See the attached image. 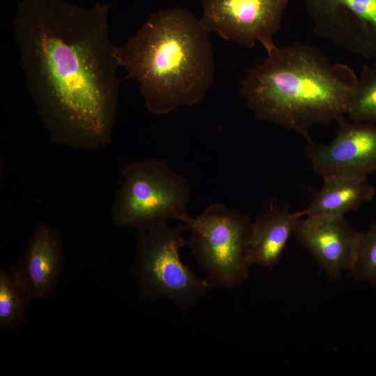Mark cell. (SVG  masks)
<instances>
[{
	"mask_svg": "<svg viewBox=\"0 0 376 376\" xmlns=\"http://www.w3.org/2000/svg\"><path fill=\"white\" fill-rule=\"evenodd\" d=\"M12 27L28 90L52 142L90 150L110 143L120 81L108 5L19 0Z\"/></svg>",
	"mask_w": 376,
	"mask_h": 376,
	"instance_id": "cell-1",
	"label": "cell"
},
{
	"mask_svg": "<svg viewBox=\"0 0 376 376\" xmlns=\"http://www.w3.org/2000/svg\"><path fill=\"white\" fill-rule=\"evenodd\" d=\"M358 76L343 63H332L318 48L299 42L267 52L251 68L241 92L261 121L294 131L308 142L310 129L337 123L347 115Z\"/></svg>",
	"mask_w": 376,
	"mask_h": 376,
	"instance_id": "cell-2",
	"label": "cell"
},
{
	"mask_svg": "<svg viewBox=\"0 0 376 376\" xmlns=\"http://www.w3.org/2000/svg\"><path fill=\"white\" fill-rule=\"evenodd\" d=\"M210 32L188 9L152 14L127 42L114 49L124 79H136L149 112L169 113L201 102L214 82Z\"/></svg>",
	"mask_w": 376,
	"mask_h": 376,
	"instance_id": "cell-3",
	"label": "cell"
},
{
	"mask_svg": "<svg viewBox=\"0 0 376 376\" xmlns=\"http://www.w3.org/2000/svg\"><path fill=\"white\" fill-rule=\"evenodd\" d=\"M186 231L182 222L173 226L162 222L138 230L131 272L138 280L140 301L167 299L185 313L213 288L181 259L180 250L188 245Z\"/></svg>",
	"mask_w": 376,
	"mask_h": 376,
	"instance_id": "cell-4",
	"label": "cell"
},
{
	"mask_svg": "<svg viewBox=\"0 0 376 376\" xmlns=\"http://www.w3.org/2000/svg\"><path fill=\"white\" fill-rule=\"evenodd\" d=\"M121 174L111 210L118 227L138 231L169 219L184 223L189 216L187 179L172 170L166 160L133 162L123 166Z\"/></svg>",
	"mask_w": 376,
	"mask_h": 376,
	"instance_id": "cell-5",
	"label": "cell"
},
{
	"mask_svg": "<svg viewBox=\"0 0 376 376\" xmlns=\"http://www.w3.org/2000/svg\"><path fill=\"white\" fill-rule=\"evenodd\" d=\"M183 224L190 232L191 253L212 288H233L248 278L251 222L247 214L215 203Z\"/></svg>",
	"mask_w": 376,
	"mask_h": 376,
	"instance_id": "cell-6",
	"label": "cell"
},
{
	"mask_svg": "<svg viewBox=\"0 0 376 376\" xmlns=\"http://www.w3.org/2000/svg\"><path fill=\"white\" fill-rule=\"evenodd\" d=\"M291 0H203L200 21L225 40L252 48L260 42L266 52L275 47L283 12Z\"/></svg>",
	"mask_w": 376,
	"mask_h": 376,
	"instance_id": "cell-7",
	"label": "cell"
},
{
	"mask_svg": "<svg viewBox=\"0 0 376 376\" xmlns=\"http://www.w3.org/2000/svg\"><path fill=\"white\" fill-rule=\"evenodd\" d=\"M313 33L376 63V0H302Z\"/></svg>",
	"mask_w": 376,
	"mask_h": 376,
	"instance_id": "cell-8",
	"label": "cell"
},
{
	"mask_svg": "<svg viewBox=\"0 0 376 376\" xmlns=\"http://www.w3.org/2000/svg\"><path fill=\"white\" fill-rule=\"evenodd\" d=\"M328 143L308 142L306 157L322 178H367L376 171V125L341 119Z\"/></svg>",
	"mask_w": 376,
	"mask_h": 376,
	"instance_id": "cell-9",
	"label": "cell"
},
{
	"mask_svg": "<svg viewBox=\"0 0 376 376\" xmlns=\"http://www.w3.org/2000/svg\"><path fill=\"white\" fill-rule=\"evenodd\" d=\"M360 234L345 216H304L295 231L322 269L333 278L345 270L351 271Z\"/></svg>",
	"mask_w": 376,
	"mask_h": 376,
	"instance_id": "cell-10",
	"label": "cell"
},
{
	"mask_svg": "<svg viewBox=\"0 0 376 376\" xmlns=\"http://www.w3.org/2000/svg\"><path fill=\"white\" fill-rule=\"evenodd\" d=\"M65 261L58 230L38 222L26 251L13 267L33 299L52 297L58 284Z\"/></svg>",
	"mask_w": 376,
	"mask_h": 376,
	"instance_id": "cell-11",
	"label": "cell"
},
{
	"mask_svg": "<svg viewBox=\"0 0 376 376\" xmlns=\"http://www.w3.org/2000/svg\"><path fill=\"white\" fill-rule=\"evenodd\" d=\"M304 216V210L291 212L270 203L251 223L248 241L250 265L269 269L276 266L299 220Z\"/></svg>",
	"mask_w": 376,
	"mask_h": 376,
	"instance_id": "cell-12",
	"label": "cell"
},
{
	"mask_svg": "<svg viewBox=\"0 0 376 376\" xmlns=\"http://www.w3.org/2000/svg\"><path fill=\"white\" fill-rule=\"evenodd\" d=\"M323 181L304 210L306 216H345L375 196V188L367 178L332 176L323 178Z\"/></svg>",
	"mask_w": 376,
	"mask_h": 376,
	"instance_id": "cell-13",
	"label": "cell"
},
{
	"mask_svg": "<svg viewBox=\"0 0 376 376\" xmlns=\"http://www.w3.org/2000/svg\"><path fill=\"white\" fill-rule=\"evenodd\" d=\"M32 297L13 267L0 270V330L14 329L26 321Z\"/></svg>",
	"mask_w": 376,
	"mask_h": 376,
	"instance_id": "cell-14",
	"label": "cell"
},
{
	"mask_svg": "<svg viewBox=\"0 0 376 376\" xmlns=\"http://www.w3.org/2000/svg\"><path fill=\"white\" fill-rule=\"evenodd\" d=\"M347 115L352 122L376 123V63L363 65Z\"/></svg>",
	"mask_w": 376,
	"mask_h": 376,
	"instance_id": "cell-15",
	"label": "cell"
},
{
	"mask_svg": "<svg viewBox=\"0 0 376 376\" xmlns=\"http://www.w3.org/2000/svg\"><path fill=\"white\" fill-rule=\"evenodd\" d=\"M355 279L376 285V221L361 233L354 265L350 271Z\"/></svg>",
	"mask_w": 376,
	"mask_h": 376,
	"instance_id": "cell-16",
	"label": "cell"
}]
</instances>
